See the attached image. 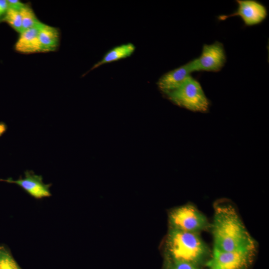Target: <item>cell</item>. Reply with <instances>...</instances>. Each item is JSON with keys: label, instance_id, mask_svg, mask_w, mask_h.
<instances>
[{"label": "cell", "instance_id": "1", "mask_svg": "<svg viewBox=\"0 0 269 269\" xmlns=\"http://www.w3.org/2000/svg\"><path fill=\"white\" fill-rule=\"evenodd\" d=\"M213 209V219L209 230L213 238V249L231 251L256 242L231 201L218 200L214 203Z\"/></svg>", "mask_w": 269, "mask_h": 269}, {"label": "cell", "instance_id": "8", "mask_svg": "<svg viewBox=\"0 0 269 269\" xmlns=\"http://www.w3.org/2000/svg\"><path fill=\"white\" fill-rule=\"evenodd\" d=\"M0 181L16 184L36 199H41L51 196L49 189L51 184L44 183L42 176L35 174L32 171H25L23 178L20 177L15 180L10 178L0 179Z\"/></svg>", "mask_w": 269, "mask_h": 269}, {"label": "cell", "instance_id": "11", "mask_svg": "<svg viewBox=\"0 0 269 269\" xmlns=\"http://www.w3.org/2000/svg\"><path fill=\"white\" fill-rule=\"evenodd\" d=\"M60 33L57 28L41 23L39 31V40L42 52L54 51L58 47Z\"/></svg>", "mask_w": 269, "mask_h": 269}, {"label": "cell", "instance_id": "6", "mask_svg": "<svg viewBox=\"0 0 269 269\" xmlns=\"http://www.w3.org/2000/svg\"><path fill=\"white\" fill-rule=\"evenodd\" d=\"M194 60L197 71H220L226 62L223 44L219 41L211 44H204L200 55Z\"/></svg>", "mask_w": 269, "mask_h": 269}, {"label": "cell", "instance_id": "10", "mask_svg": "<svg viewBox=\"0 0 269 269\" xmlns=\"http://www.w3.org/2000/svg\"><path fill=\"white\" fill-rule=\"evenodd\" d=\"M42 23L41 22L37 25L19 33L14 46L17 52L23 54L42 52L39 40V31Z\"/></svg>", "mask_w": 269, "mask_h": 269}, {"label": "cell", "instance_id": "15", "mask_svg": "<svg viewBox=\"0 0 269 269\" xmlns=\"http://www.w3.org/2000/svg\"><path fill=\"white\" fill-rule=\"evenodd\" d=\"M2 21L6 22L19 34L22 31L20 10L8 8Z\"/></svg>", "mask_w": 269, "mask_h": 269}, {"label": "cell", "instance_id": "13", "mask_svg": "<svg viewBox=\"0 0 269 269\" xmlns=\"http://www.w3.org/2000/svg\"><path fill=\"white\" fill-rule=\"evenodd\" d=\"M22 20V31L32 28L41 22L31 7L25 3L20 10Z\"/></svg>", "mask_w": 269, "mask_h": 269}, {"label": "cell", "instance_id": "9", "mask_svg": "<svg viewBox=\"0 0 269 269\" xmlns=\"http://www.w3.org/2000/svg\"><path fill=\"white\" fill-rule=\"evenodd\" d=\"M195 71L197 70L193 59L163 74L159 79L157 85L160 90L166 94L181 86Z\"/></svg>", "mask_w": 269, "mask_h": 269}, {"label": "cell", "instance_id": "12", "mask_svg": "<svg viewBox=\"0 0 269 269\" xmlns=\"http://www.w3.org/2000/svg\"><path fill=\"white\" fill-rule=\"evenodd\" d=\"M135 46L131 43H128L122 44L114 47L108 51L103 58L96 63L91 69L93 70L102 65L117 61L130 56L134 51Z\"/></svg>", "mask_w": 269, "mask_h": 269}, {"label": "cell", "instance_id": "2", "mask_svg": "<svg viewBox=\"0 0 269 269\" xmlns=\"http://www.w3.org/2000/svg\"><path fill=\"white\" fill-rule=\"evenodd\" d=\"M166 259L201 267L211 257L212 250L200 234L170 229L165 240Z\"/></svg>", "mask_w": 269, "mask_h": 269}, {"label": "cell", "instance_id": "4", "mask_svg": "<svg viewBox=\"0 0 269 269\" xmlns=\"http://www.w3.org/2000/svg\"><path fill=\"white\" fill-rule=\"evenodd\" d=\"M170 229L200 234L209 231L211 223L207 217L192 203L175 208L169 214Z\"/></svg>", "mask_w": 269, "mask_h": 269}, {"label": "cell", "instance_id": "19", "mask_svg": "<svg viewBox=\"0 0 269 269\" xmlns=\"http://www.w3.org/2000/svg\"><path fill=\"white\" fill-rule=\"evenodd\" d=\"M7 130V126L5 123L0 122V136L3 134Z\"/></svg>", "mask_w": 269, "mask_h": 269}, {"label": "cell", "instance_id": "16", "mask_svg": "<svg viewBox=\"0 0 269 269\" xmlns=\"http://www.w3.org/2000/svg\"><path fill=\"white\" fill-rule=\"evenodd\" d=\"M165 269H202L201 267L185 262L167 259Z\"/></svg>", "mask_w": 269, "mask_h": 269}, {"label": "cell", "instance_id": "3", "mask_svg": "<svg viewBox=\"0 0 269 269\" xmlns=\"http://www.w3.org/2000/svg\"><path fill=\"white\" fill-rule=\"evenodd\" d=\"M257 250L256 242L231 251L212 249L211 257L205 266L207 269H249L254 262Z\"/></svg>", "mask_w": 269, "mask_h": 269}, {"label": "cell", "instance_id": "14", "mask_svg": "<svg viewBox=\"0 0 269 269\" xmlns=\"http://www.w3.org/2000/svg\"><path fill=\"white\" fill-rule=\"evenodd\" d=\"M0 269H22L6 245L0 244Z\"/></svg>", "mask_w": 269, "mask_h": 269}, {"label": "cell", "instance_id": "18", "mask_svg": "<svg viewBox=\"0 0 269 269\" xmlns=\"http://www.w3.org/2000/svg\"><path fill=\"white\" fill-rule=\"evenodd\" d=\"M8 8L20 10L24 5V3L18 0H6Z\"/></svg>", "mask_w": 269, "mask_h": 269}, {"label": "cell", "instance_id": "17", "mask_svg": "<svg viewBox=\"0 0 269 269\" xmlns=\"http://www.w3.org/2000/svg\"><path fill=\"white\" fill-rule=\"evenodd\" d=\"M8 9L7 0H0V21H2Z\"/></svg>", "mask_w": 269, "mask_h": 269}, {"label": "cell", "instance_id": "5", "mask_svg": "<svg viewBox=\"0 0 269 269\" xmlns=\"http://www.w3.org/2000/svg\"><path fill=\"white\" fill-rule=\"evenodd\" d=\"M175 104L194 112H204L209 102L200 83L189 77L181 86L166 94Z\"/></svg>", "mask_w": 269, "mask_h": 269}, {"label": "cell", "instance_id": "7", "mask_svg": "<svg viewBox=\"0 0 269 269\" xmlns=\"http://www.w3.org/2000/svg\"><path fill=\"white\" fill-rule=\"evenodd\" d=\"M236 10L228 15H221L218 19L224 20L233 16H239L248 26L258 25L263 22L268 16L266 7L255 0H236Z\"/></svg>", "mask_w": 269, "mask_h": 269}]
</instances>
